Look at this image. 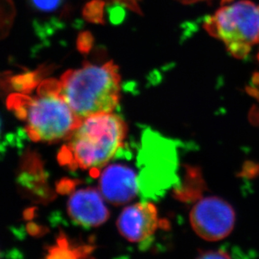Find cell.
<instances>
[{
    "mask_svg": "<svg viewBox=\"0 0 259 259\" xmlns=\"http://www.w3.org/2000/svg\"><path fill=\"white\" fill-rule=\"evenodd\" d=\"M99 188L106 201L114 205H124L140 193V176L127 164H112L101 174Z\"/></svg>",
    "mask_w": 259,
    "mask_h": 259,
    "instance_id": "6",
    "label": "cell"
},
{
    "mask_svg": "<svg viewBox=\"0 0 259 259\" xmlns=\"http://www.w3.org/2000/svg\"><path fill=\"white\" fill-rule=\"evenodd\" d=\"M190 220L199 237L209 242H215L228 237L233 230L236 214L229 203L210 196L194 205Z\"/></svg>",
    "mask_w": 259,
    "mask_h": 259,
    "instance_id": "5",
    "label": "cell"
},
{
    "mask_svg": "<svg viewBox=\"0 0 259 259\" xmlns=\"http://www.w3.org/2000/svg\"><path fill=\"white\" fill-rule=\"evenodd\" d=\"M161 222L155 205L149 201L135 203L125 207L117 221L120 234L127 241L143 242L156 232Z\"/></svg>",
    "mask_w": 259,
    "mask_h": 259,
    "instance_id": "7",
    "label": "cell"
},
{
    "mask_svg": "<svg viewBox=\"0 0 259 259\" xmlns=\"http://www.w3.org/2000/svg\"><path fill=\"white\" fill-rule=\"evenodd\" d=\"M256 257L254 251H244L233 245L223 244L218 249L201 251L199 258H251Z\"/></svg>",
    "mask_w": 259,
    "mask_h": 259,
    "instance_id": "9",
    "label": "cell"
},
{
    "mask_svg": "<svg viewBox=\"0 0 259 259\" xmlns=\"http://www.w3.org/2000/svg\"><path fill=\"white\" fill-rule=\"evenodd\" d=\"M2 3L5 5L7 13L6 15H2V20H1V29H2V36H5L7 34V32L10 30L11 25H12L13 20H14V5L10 0H2Z\"/></svg>",
    "mask_w": 259,
    "mask_h": 259,
    "instance_id": "14",
    "label": "cell"
},
{
    "mask_svg": "<svg viewBox=\"0 0 259 259\" xmlns=\"http://www.w3.org/2000/svg\"><path fill=\"white\" fill-rule=\"evenodd\" d=\"M100 190L88 187L71 194L67 202L70 218L85 228H95L106 223L109 210L106 206Z\"/></svg>",
    "mask_w": 259,
    "mask_h": 259,
    "instance_id": "8",
    "label": "cell"
},
{
    "mask_svg": "<svg viewBox=\"0 0 259 259\" xmlns=\"http://www.w3.org/2000/svg\"><path fill=\"white\" fill-rule=\"evenodd\" d=\"M59 81L61 95L80 119L113 113L119 102L121 77L113 61L102 66L88 62L66 71Z\"/></svg>",
    "mask_w": 259,
    "mask_h": 259,
    "instance_id": "3",
    "label": "cell"
},
{
    "mask_svg": "<svg viewBox=\"0 0 259 259\" xmlns=\"http://www.w3.org/2000/svg\"><path fill=\"white\" fill-rule=\"evenodd\" d=\"M247 93L249 94L250 96H252L253 98H256L257 100L259 101V92L257 89L254 88H247Z\"/></svg>",
    "mask_w": 259,
    "mask_h": 259,
    "instance_id": "18",
    "label": "cell"
},
{
    "mask_svg": "<svg viewBox=\"0 0 259 259\" xmlns=\"http://www.w3.org/2000/svg\"><path fill=\"white\" fill-rule=\"evenodd\" d=\"M123 6L124 5L122 4L117 3L115 5H111L110 7H108V19L113 25H120L123 22L126 17V11Z\"/></svg>",
    "mask_w": 259,
    "mask_h": 259,
    "instance_id": "13",
    "label": "cell"
},
{
    "mask_svg": "<svg viewBox=\"0 0 259 259\" xmlns=\"http://www.w3.org/2000/svg\"><path fill=\"white\" fill-rule=\"evenodd\" d=\"M7 104L25 122L28 136L35 142L66 140L81 122L61 95L60 81L56 79L42 81L36 95H10Z\"/></svg>",
    "mask_w": 259,
    "mask_h": 259,
    "instance_id": "1",
    "label": "cell"
},
{
    "mask_svg": "<svg viewBox=\"0 0 259 259\" xmlns=\"http://www.w3.org/2000/svg\"><path fill=\"white\" fill-rule=\"evenodd\" d=\"M104 7L105 3L103 0H92L83 8L82 15L87 21L93 24L103 25L104 20Z\"/></svg>",
    "mask_w": 259,
    "mask_h": 259,
    "instance_id": "10",
    "label": "cell"
},
{
    "mask_svg": "<svg viewBox=\"0 0 259 259\" xmlns=\"http://www.w3.org/2000/svg\"><path fill=\"white\" fill-rule=\"evenodd\" d=\"M127 124L113 113H98L81 120L66 139L59 162L69 169L98 171L114 158L123 145Z\"/></svg>",
    "mask_w": 259,
    "mask_h": 259,
    "instance_id": "2",
    "label": "cell"
},
{
    "mask_svg": "<svg viewBox=\"0 0 259 259\" xmlns=\"http://www.w3.org/2000/svg\"><path fill=\"white\" fill-rule=\"evenodd\" d=\"M248 119L249 122L252 125H254L256 127H259V108L257 106H253L251 110H250L249 114H248Z\"/></svg>",
    "mask_w": 259,
    "mask_h": 259,
    "instance_id": "16",
    "label": "cell"
},
{
    "mask_svg": "<svg viewBox=\"0 0 259 259\" xmlns=\"http://www.w3.org/2000/svg\"><path fill=\"white\" fill-rule=\"evenodd\" d=\"M34 10L39 12H53L58 10L62 0H29Z\"/></svg>",
    "mask_w": 259,
    "mask_h": 259,
    "instance_id": "12",
    "label": "cell"
},
{
    "mask_svg": "<svg viewBox=\"0 0 259 259\" xmlns=\"http://www.w3.org/2000/svg\"><path fill=\"white\" fill-rule=\"evenodd\" d=\"M252 83L253 85H259V73L255 74L253 77H252Z\"/></svg>",
    "mask_w": 259,
    "mask_h": 259,
    "instance_id": "19",
    "label": "cell"
},
{
    "mask_svg": "<svg viewBox=\"0 0 259 259\" xmlns=\"http://www.w3.org/2000/svg\"><path fill=\"white\" fill-rule=\"evenodd\" d=\"M116 3H119L124 6H128L130 9L132 10H136V11H140L139 6H138L137 0H113Z\"/></svg>",
    "mask_w": 259,
    "mask_h": 259,
    "instance_id": "17",
    "label": "cell"
},
{
    "mask_svg": "<svg viewBox=\"0 0 259 259\" xmlns=\"http://www.w3.org/2000/svg\"><path fill=\"white\" fill-rule=\"evenodd\" d=\"M205 28L225 44L233 57L246 58L259 44V5L242 0L224 6L208 19Z\"/></svg>",
    "mask_w": 259,
    "mask_h": 259,
    "instance_id": "4",
    "label": "cell"
},
{
    "mask_svg": "<svg viewBox=\"0 0 259 259\" xmlns=\"http://www.w3.org/2000/svg\"><path fill=\"white\" fill-rule=\"evenodd\" d=\"M237 177L243 180H253L259 177V163L247 160L242 165V169L237 174Z\"/></svg>",
    "mask_w": 259,
    "mask_h": 259,
    "instance_id": "11",
    "label": "cell"
},
{
    "mask_svg": "<svg viewBox=\"0 0 259 259\" xmlns=\"http://www.w3.org/2000/svg\"><path fill=\"white\" fill-rule=\"evenodd\" d=\"M94 38L89 31L81 32L77 37L76 47L82 54H88L93 48Z\"/></svg>",
    "mask_w": 259,
    "mask_h": 259,
    "instance_id": "15",
    "label": "cell"
}]
</instances>
